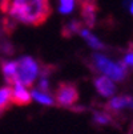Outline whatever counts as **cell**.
Listing matches in <instances>:
<instances>
[{
	"mask_svg": "<svg viewBox=\"0 0 133 134\" xmlns=\"http://www.w3.org/2000/svg\"><path fill=\"white\" fill-rule=\"evenodd\" d=\"M51 13L48 0H13L9 5V15L13 20L37 27L43 24Z\"/></svg>",
	"mask_w": 133,
	"mask_h": 134,
	"instance_id": "cell-1",
	"label": "cell"
},
{
	"mask_svg": "<svg viewBox=\"0 0 133 134\" xmlns=\"http://www.w3.org/2000/svg\"><path fill=\"white\" fill-rule=\"evenodd\" d=\"M91 61L94 70L101 73L103 76H107L113 81H124L126 77L128 68L123 61L113 63L110 59H108L105 54L101 53H93Z\"/></svg>",
	"mask_w": 133,
	"mask_h": 134,
	"instance_id": "cell-2",
	"label": "cell"
},
{
	"mask_svg": "<svg viewBox=\"0 0 133 134\" xmlns=\"http://www.w3.org/2000/svg\"><path fill=\"white\" fill-rule=\"evenodd\" d=\"M39 74H40V66L32 56H23L17 60L16 81L22 82L23 85L28 88L33 85L36 79L39 77Z\"/></svg>",
	"mask_w": 133,
	"mask_h": 134,
	"instance_id": "cell-3",
	"label": "cell"
},
{
	"mask_svg": "<svg viewBox=\"0 0 133 134\" xmlns=\"http://www.w3.org/2000/svg\"><path fill=\"white\" fill-rule=\"evenodd\" d=\"M55 101L56 105H59L61 108L72 109L79 101V92L75 84L72 82H63L59 85V88L56 89L55 94Z\"/></svg>",
	"mask_w": 133,
	"mask_h": 134,
	"instance_id": "cell-4",
	"label": "cell"
},
{
	"mask_svg": "<svg viewBox=\"0 0 133 134\" xmlns=\"http://www.w3.org/2000/svg\"><path fill=\"white\" fill-rule=\"evenodd\" d=\"M93 85L94 89L97 90V93L104 98H112L115 97V94L117 92V88L113 82V80H110L107 76H97L96 79L93 80Z\"/></svg>",
	"mask_w": 133,
	"mask_h": 134,
	"instance_id": "cell-5",
	"label": "cell"
},
{
	"mask_svg": "<svg viewBox=\"0 0 133 134\" xmlns=\"http://www.w3.org/2000/svg\"><path fill=\"white\" fill-rule=\"evenodd\" d=\"M12 102L16 105H28L32 100L31 97V92L27 89L25 85L22 82H13L12 84Z\"/></svg>",
	"mask_w": 133,
	"mask_h": 134,
	"instance_id": "cell-6",
	"label": "cell"
},
{
	"mask_svg": "<svg viewBox=\"0 0 133 134\" xmlns=\"http://www.w3.org/2000/svg\"><path fill=\"white\" fill-rule=\"evenodd\" d=\"M108 111H113L117 113L121 110H133V97L130 96H116V97H112L107 105Z\"/></svg>",
	"mask_w": 133,
	"mask_h": 134,
	"instance_id": "cell-7",
	"label": "cell"
},
{
	"mask_svg": "<svg viewBox=\"0 0 133 134\" xmlns=\"http://www.w3.org/2000/svg\"><path fill=\"white\" fill-rule=\"evenodd\" d=\"M79 35L81 36V39L88 44V47H91L92 49H94V51H103V49H105V44L99 39L96 35H93L89 28L81 27L80 31H79Z\"/></svg>",
	"mask_w": 133,
	"mask_h": 134,
	"instance_id": "cell-8",
	"label": "cell"
},
{
	"mask_svg": "<svg viewBox=\"0 0 133 134\" xmlns=\"http://www.w3.org/2000/svg\"><path fill=\"white\" fill-rule=\"evenodd\" d=\"M2 73L7 82L13 84L16 81V76H17V61H13V60L4 61L2 64Z\"/></svg>",
	"mask_w": 133,
	"mask_h": 134,
	"instance_id": "cell-9",
	"label": "cell"
},
{
	"mask_svg": "<svg viewBox=\"0 0 133 134\" xmlns=\"http://www.w3.org/2000/svg\"><path fill=\"white\" fill-rule=\"evenodd\" d=\"M31 92V97L33 101H36L37 104L40 105H44V106H53L56 105V101H55V97L51 96L49 93H45V92H41L39 89L33 88Z\"/></svg>",
	"mask_w": 133,
	"mask_h": 134,
	"instance_id": "cell-10",
	"label": "cell"
},
{
	"mask_svg": "<svg viewBox=\"0 0 133 134\" xmlns=\"http://www.w3.org/2000/svg\"><path fill=\"white\" fill-rule=\"evenodd\" d=\"M83 17L87 28H91L94 25V20H96V7L92 2H85L83 3Z\"/></svg>",
	"mask_w": 133,
	"mask_h": 134,
	"instance_id": "cell-11",
	"label": "cell"
},
{
	"mask_svg": "<svg viewBox=\"0 0 133 134\" xmlns=\"http://www.w3.org/2000/svg\"><path fill=\"white\" fill-rule=\"evenodd\" d=\"M12 104V89L11 86L0 88V113H3Z\"/></svg>",
	"mask_w": 133,
	"mask_h": 134,
	"instance_id": "cell-12",
	"label": "cell"
},
{
	"mask_svg": "<svg viewBox=\"0 0 133 134\" xmlns=\"http://www.w3.org/2000/svg\"><path fill=\"white\" fill-rule=\"evenodd\" d=\"M93 122L97 125H109L112 122V117H110L109 111L96 110V111H93Z\"/></svg>",
	"mask_w": 133,
	"mask_h": 134,
	"instance_id": "cell-13",
	"label": "cell"
},
{
	"mask_svg": "<svg viewBox=\"0 0 133 134\" xmlns=\"http://www.w3.org/2000/svg\"><path fill=\"white\" fill-rule=\"evenodd\" d=\"M81 27H83V25H81L77 20H72L71 23H68V24L64 27L63 35L67 36V37H71V36H73L75 33H79V31H80Z\"/></svg>",
	"mask_w": 133,
	"mask_h": 134,
	"instance_id": "cell-14",
	"label": "cell"
},
{
	"mask_svg": "<svg viewBox=\"0 0 133 134\" xmlns=\"http://www.w3.org/2000/svg\"><path fill=\"white\" fill-rule=\"evenodd\" d=\"M36 89H39L41 92H45V93H49L51 84H49V79H48V73L47 72H41L40 73V79H39V81H37Z\"/></svg>",
	"mask_w": 133,
	"mask_h": 134,
	"instance_id": "cell-15",
	"label": "cell"
},
{
	"mask_svg": "<svg viewBox=\"0 0 133 134\" xmlns=\"http://www.w3.org/2000/svg\"><path fill=\"white\" fill-rule=\"evenodd\" d=\"M75 9V0H59V12L61 15H69Z\"/></svg>",
	"mask_w": 133,
	"mask_h": 134,
	"instance_id": "cell-16",
	"label": "cell"
},
{
	"mask_svg": "<svg viewBox=\"0 0 133 134\" xmlns=\"http://www.w3.org/2000/svg\"><path fill=\"white\" fill-rule=\"evenodd\" d=\"M121 61L125 64L126 68H132V69H133V47H130V48L126 51L124 59H123Z\"/></svg>",
	"mask_w": 133,
	"mask_h": 134,
	"instance_id": "cell-17",
	"label": "cell"
},
{
	"mask_svg": "<svg viewBox=\"0 0 133 134\" xmlns=\"http://www.w3.org/2000/svg\"><path fill=\"white\" fill-rule=\"evenodd\" d=\"M125 4L128 5V9H129L130 15L133 16V0H125Z\"/></svg>",
	"mask_w": 133,
	"mask_h": 134,
	"instance_id": "cell-18",
	"label": "cell"
}]
</instances>
